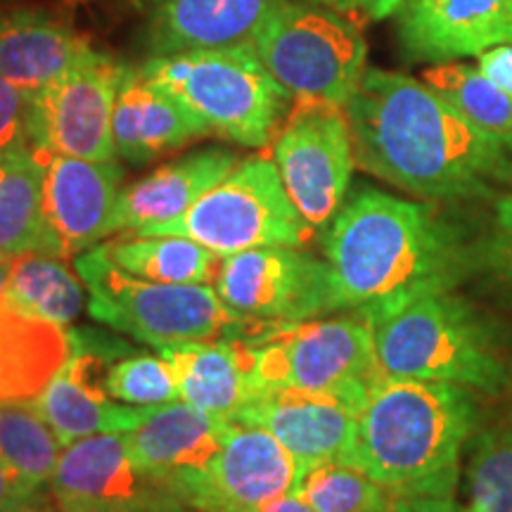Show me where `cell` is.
<instances>
[{"label": "cell", "instance_id": "1", "mask_svg": "<svg viewBox=\"0 0 512 512\" xmlns=\"http://www.w3.org/2000/svg\"><path fill=\"white\" fill-rule=\"evenodd\" d=\"M356 166L425 202L494 200L512 190V150L411 76L366 69L344 107Z\"/></svg>", "mask_w": 512, "mask_h": 512}, {"label": "cell", "instance_id": "2", "mask_svg": "<svg viewBox=\"0 0 512 512\" xmlns=\"http://www.w3.org/2000/svg\"><path fill=\"white\" fill-rule=\"evenodd\" d=\"M335 313L377 318L427 294L451 292L482 266L456 223L432 202L358 188L323 230Z\"/></svg>", "mask_w": 512, "mask_h": 512}, {"label": "cell", "instance_id": "3", "mask_svg": "<svg viewBox=\"0 0 512 512\" xmlns=\"http://www.w3.org/2000/svg\"><path fill=\"white\" fill-rule=\"evenodd\" d=\"M477 420L472 389L382 377L358 411L342 463L396 496L453 498Z\"/></svg>", "mask_w": 512, "mask_h": 512}, {"label": "cell", "instance_id": "4", "mask_svg": "<svg viewBox=\"0 0 512 512\" xmlns=\"http://www.w3.org/2000/svg\"><path fill=\"white\" fill-rule=\"evenodd\" d=\"M370 325L382 377L458 384L489 396L508 389L494 328L453 290L415 299Z\"/></svg>", "mask_w": 512, "mask_h": 512}, {"label": "cell", "instance_id": "5", "mask_svg": "<svg viewBox=\"0 0 512 512\" xmlns=\"http://www.w3.org/2000/svg\"><path fill=\"white\" fill-rule=\"evenodd\" d=\"M138 69L211 133L242 147L271 145L292 107V95L268 72L254 43L155 55Z\"/></svg>", "mask_w": 512, "mask_h": 512}, {"label": "cell", "instance_id": "6", "mask_svg": "<svg viewBox=\"0 0 512 512\" xmlns=\"http://www.w3.org/2000/svg\"><path fill=\"white\" fill-rule=\"evenodd\" d=\"M74 268L88 290V313L157 351L207 339H247L264 325L235 316L214 285H169L136 278L112 264L102 247L76 256Z\"/></svg>", "mask_w": 512, "mask_h": 512}, {"label": "cell", "instance_id": "7", "mask_svg": "<svg viewBox=\"0 0 512 512\" xmlns=\"http://www.w3.org/2000/svg\"><path fill=\"white\" fill-rule=\"evenodd\" d=\"M245 342L254 349V382L261 394L304 389L339 396L361 411L382 380L373 325L358 313L266 323Z\"/></svg>", "mask_w": 512, "mask_h": 512}, {"label": "cell", "instance_id": "8", "mask_svg": "<svg viewBox=\"0 0 512 512\" xmlns=\"http://www.w3.org/2000/svg\"><path fill=\"white\" fill-rule=\"evenodd\" d=\"M133 235L188 238L223 259L254 247H306L316 230L294 207L273 159L256 155L240 159L183 216Z\"/></svg>", "mask_w": 512, "mask_h": 512}, {"label": "cell", "instance_id": "9", "mask_svg": "<svg viewBox=\"0 0 512 512\" xmlns=\"http://www.w3.org/2000/svg\"><path fill=\"white\" fill-rule=\"evenodd\" d=\"M252 43L292 100L347 107L368 69V43L358 22L306 0H283Z\"/></svg>", "mask_w": 512, "mask_h": 512}, {"label": "cell", "instance_id": "10", "mask_svg": "<svg viewBox=\"0 0 512 512\" xmlns=\"http://www.w3.org/2000/svg\"><path fill=\"white\" fill-rule=\"evenodd\" d=\"M283 185L313 230H325L347 200L354 171V140L344 107L292 100L271 143Z\"/></svg>", "mask_w": 512, "mask_h": 512}, {"label": "cell", "instance_id": "11", "mask_svg": "<svg viewBox=\"0 0 512 512\" xmlns=\"http://www.w3.org/2000/svg\"><path fill=\"white\" fill-rule=\"evenodd\" d=\"M302 467L273 434L230 422L226 439L207 465L164 482L178 503L197 512H259L297 491Z\"/></svg>", "mask_w": 512, "mask_h": 512}, {"label": "cell", "instance_id": "12", "mask_svg": "<svg viewBox=\"0 0 512 512\" xmlns=\"http://www.w3.org/2000/svg\"><path fill=\"white\" fill-rule=\"evenodd\" d=\"M214 290L235 316L254 323H299L335 313L330 268L302 247L223 256Z\"/></svg>", "mask_w": 512, "mask_h": 512}, {"label": "cell", "instance_id": "13", "mask_svg": "<svg viewBox=\"0 0 512 512\" xmlns=\"http://www.w3.org/2000/svg\"><path fill=\"white\" fill-rule=\"evenodd\" d=\"M121 76V64L93 50L31 95L34 150L93 162L117 159L112 117Z\"/></svg>", "mask_w": 512, "mask_h": 512}, {"label": "cell", "instance_id": "14", "mask_svg": "<svg viewBox=\"0 0 512 512\" xmlns=\"http://www.w3.org/2000/svg\"><path fill=\"white\" fill-rule=\"evenodd\" d=\"M69 358L34 399L62 446L93 434L136 430L159 406H126L107 392V366L124 354V342L88 330H69Z\"/></svg>", "mask_w": 512, "mask_h": 512}, {"label": "cell", "instance_id": "15", "mask_svg": "<svg viewBox=\"0 0 512 512\" xmlns=\"http://www.w3.org/2000/svg\"><path fill=\"white\" fill-rule=\"evenodd\" d=\"M43 164V219L48 230V254L69 256L88 252L95 242L114 233L124 169L117 159L53 155L36 150Z\"/></svg>", "mask_w": 512, "mask_h": 512}, {"label": "cell", "instance_id": "16", "mask_svg": "<svg viewBox=\"0 0 512 512\" xmlns=\"http://www.w3.org/2000/svg\"><path fill=\"white\" fill-rule=\"evenodd\" d=\"M48 494L62 512H133L171 496L136 470L121 434H93L62 446Z\"/></svg>", "mask_w": 512, "mask_h": 512}, {"label": "cell", "instance_id": "17", "mask_svg": "<svg viewBox=\"0 0 512 512\" xmlns=\"http://www.w3.org/2000/svg\"><path fill=\"white\" fill-rule=\"evenodd\" d=\"M394 15L411 62H453L512 46V0H403Z\"/></svg>", "mask_w": 512, "mask_h": 512}, {"label": "cell", "instance_id": "18", "mask_svg": "<svg viewBox=\"0 0 512 512\" xmlns=\"http://www.w3.org/2000/svg\"><path fill=\"white\" fill-rule=\"evenodd\" d=\"M356 418L358 408L339 396L273 389L249 401L230 422L273 434L292 453L304 475L311 467L344 460Z\"/></svg>", "mask_w": 512, "mask_h": 512}, {"label": "cell", "instance_id": "19", "mask_svg": "<svg viewBox=\"0 0 512 512\" xmlns=\"http://www.w3.org/2000/svg\"><path fill=\"white\" fill-rule=\"evenodd\" d=\"M209 133V126L174 95L152 86L140 69L124 67L112 117L117 157L131 164H147Z\"/></svg>", "mask_w": 512, "mask_h": 512}, {"label": "cell", "instance_id": "20", "mask_svg": "<svg viewBox=\"0 0 512 512\" xmlns=\"http://www.w3.org/2000/svg\"><path fill=\"white\" fill-rule=\"evenodd\" d=\"M238 164L240 157L235 152L204 147L159 166L150 176L119 192L114 233H136L140 228L178 219Z\"/></svg>", "mask_w": 512, "mask_h": 512}, {"label": "cell", "instance_id": "21", "mask_svg": "<svg viewBox=\"0 0 512 512\" xmlns=\"http://www.w3.org/2000/svg\"><path fill=\"white\" fill-rule=\"evenodd\" d=\"M171 363L181 401L221 420H233L259 396L254 349L245 339H207L159 349Z\"/></svg>", "mask_w": 512, "mask_h": 512}, {"label": "cell", "instance_id": "22", "mask_svg": "<svg viewBox=\"0 0 512 512\" xmlns=\"http://www.w3.org/2000/svg\"><path fill=\"white\" fill-rule=\"evenodd\" d=\"M88 53H93L91 43L53 12H0V76L27 95L43 91Z\"/></svg>", "mask_w": 512, "mask_h": 512}, {"label": "cell", "instance_id": "23", "mask_svg": "<svg viewBox=\"0 0 512 512\" xmlns=\"http://www.w3.org/2000/svg\"><path fill=\"white\" fill-rule=\"evenodd\" d=\"M228 427L230 420L174 401L159 406L143 425L121 437L136 470L164 486L178 472L207 465L223 446Z\"/></svg>", "mask_w": 512, "mask_h": 512}, {"label": "cell", "instance_id": "24", "mask_svg": "<svg viewBox=\"0 0 512 512\" xmlns=\"http://www.w3.org/2000/svg\"><path fill=\"white\" fill-rule=\"evenodd\" d=\"M283 0H152L150 46L155 55L252 43Z\"/></svg>", "mask_w": 512, "mask_h": 512}, {"label": "cell", "instance_id": "25", "mask_svg": "<svg viewBox=\"0 0 512 512\" xmlns=\"http://www.w3.org/2000/svg\"><path fill=\"white\" fill-rule=\"evenodd\" d=\"M69 332L0 302V403L34 401L69 358Z\"/></svg>", "mask_w": 512, "mask_h": 512}, {"label": "cell", "instance_id": "26", "mask_svg": "<svg viewBox=\"0 0 512 512\" xmlns=\"http://www.w3.org/2000/svg\"><path fill=\"white\" fill-rule=\"evenodd\" d=\"M5 302L31 318L69 328L86 306V285L62 256L27 252L10 259Z\"/></svg>", "mask_w": 512, "mask_h": 512}, {"label": "cell", "instance_id": "27", "mask_svg": "<svg viewBox=\"0 0 512 512\" xmlns=\"http://www.w3.org/2000/svg\"><path fill=\"white\" fill-rule=\"evenodd\" d=\"M105 254L121 271L152 283L214 285L221 256L188 238H150V235H119L107 240Z\"/></svg>", "mask_w": 512, "mask_h": 512}, {"label": "cell", "instance_id": "28", "mask_svg": "<svg viewBox=\"0 0 512 512\" xmlns=\"http://www.w3.org/2000/svg\"><path fill=\"white\" fill-rule=\"evenodd\" d=\"M46 252L43 164L36 150L0 157V259Z\"/></svg>", "mask_w": 512, "mask_h": 512}, {"label": "cell", "instance_id": "29", "mask_svg": "<svg viewBox=\"0 0 512 512\" xmlns=\"http://www.w3.org/2000/svg\"><path fill=\"white\" fill-rule=\"evenodd\" d=\"M62 444L34 401L0 403V463L29 494H46Z\"/></svg>", "mask_w": 512, "mask_h": 512}, {"label": "cell", "instance_id": "30", "mask_svg": "<svg viewBox=\"0 0 512 512\" xmlns=\"http://www.w3.org/2000/svg\"><path fill=\"white\" fill-rule=\"evenodd\" d=\"M422 81L446 98L472 124L494 133L512 150V98L479 67L465 62H439L422 72Z\"/></svg>", "mask_w": 512, "mask_h": 512}, {"label": "cell", "instance_id": "31", "mask_svg": "<svg viewBox=\"0 0 512 512\" xmlns=\"http://www.w3.org/2000/svg\"><path fill=\"white\" fill-rule=\"evenodd\" d=\"M463 482L467 512H512V413L475 432Z\"/></svg>", "mask_w": 512, "mask_h": 512}, {"label": "cell", "instance_id": "32", "mask_svg": "<svg viewBox=\"0 0 512 512\" xmlns=\"http://www.w3.org/2000/svg\"><path fill=\"white\" fill-rule=\"evenodd\" d=\"M294 494L316 512H389L399 498L342 460L311 467L299 479Z\"/></svg>", "mask_w": 512, "mask_h": 512}, {"label": "cell", "instance_id": "33", "mask_svg": "<svg viewBox=\"0 0 512 512\" xmlns=\"http://www.w3.org/2000/svg\"><path fill=\"white\" fill-rule=\"evenodd\" d=\"M105 382L112 399L128 406H166L181 401L174 368L162 354L117 358L110 363Z\"/></svg>", "mask_w": 512, "mask_h": 512}, {"label": "cell", "instance_id": "34", "mask_svg": "<svg viewBox=\"0 0 512 512\" xmlns=\"http://www.w3.org/2000/svg\"><path fill=\"white\" fill-rule=\"evenodd\" d=\"M34 150L31 140V95L0 76V157Z\"/></svg>", "mask_w": 512, "mask_h": 512}, {"label": "cell", "instance_id": "35", "mask_svg": "<svg viewBox=\"0 0 512 512\" xmlns=\"http://www.w3.org/2000/svg\"><path fill=\"white\" fill-rule=\"evenodd\" d=\"M479 259L503 285L512 287V192L496 202L494 226L479 245Z\"/></svg>", "mask_w": 512, "mask_h": 512}, {"label": "cell", "instance_id": "36", "mask_svg": "<svg viewBox=\"0 0 512 512\" xmlns=\"http://www.w3.org/2000/svg\"><path fill=\"white\" fill-rule=\"evenodd\" d=\"M306 3L342 12L354 22H382L399 10L403 0H306Z\"/></svg>", "mask_w": 512, "mask_h": 512}, {"label": "cell", "instance_id": "37", "mask_svg": "<svg viewBox=\"0 0 512 512\" xmlns=\"http://www.w3.org/2000/svg\"><path fill=\"white\" fill-rule=\"evenodd\" d=\"M477 67L512 98V46L484 50L482 55H477Z\"/></svg>", "mask_w": 512, "mask_h": 512}, {"label": "cell", "instance_id": "38", "mask_svg": "<svg viewBox=\"0 0 512 512\" xmlns=\"http://www.w3.org/2000/svg\"><path fill=\"white\" fill-rule=\"evenodd\" d=\"M41 496V494H38ZM34 494H29L22 484L17 482V477L0 463V512H15L22 505L34 501Z\"/></svg>", "mask_w": 512, "mask_h": 512}, {"label": "cell", "instance_id": "39", "mask_svg": "<svg viewBox=\"0 0 512 512\" xmlns=\"http://www.w3.org/2000/svg\"><path fill=\"white\" fill-rule=\"evenodd\" d=\"M259 512H316V510H313L302 496L294 494L292 491V494H285V496L275 498V501H271V503H266Z\"/></svg>", "mask_w": 512, "mask_h": 512}, {"label": "cell", "instance_id": "40", "mask_svg": "<svg viewBox=\"0 0 512 512\" xmlns=\"http://www.w3.org/2000/svg\"><path fill=\"white\" fill-rule=\"evenodd\" d=\"M415 512H467L453 498H411Z\"/></svg>", "mask_w": 512, "mask_h": 512}, {"label": "cell", "instance_id": "41", "mask_svg": "<svg viewBox=\"0 0 512 512\" xmlns=\"http://www.w3.org/2000/svg\"><path fill=\"white\" fill-rule=\"evenodd\" d=\"M133 512H197L188 508V505L178 503L174 496H166V498H159V501L150 503V505H143V508L133 510Z\"/></svg>", "mask_w": 512, "mask_h": 512}, {"label": "cell", "instance_id": "42", "mask_svg": "<svg viewBox=\"0 0 512 512\" xmlns=\"http://www.w3.org/2000/svg\"><path fill=\"white\" fill-rule=\"evenodd\" d=\"M15 512H60V508H57L53 498H50V494L46 491V494L36 496L34 501H29L27 505H22V508H17Z\"/></svg>", "mask_w": 512, "mask_h": 512}, {"label": "cell", "instance_id": "43", "mask_svg": "<svg viewBox=\"0 0 512 512\" xmlns=\"http://www.w3.org/2000/svg\"><path fill=\"white\" fill-rule=\"evenodd\" d=\"M8 264L10 261L0 259V302H5V287H8Z\"/></svg>", "mask_w": 512, "mask_h": 512}, {"label": "cell", "instance_id": "44", "mask_svg": "<svg viewBox=\"0 0 512 512\" xmlns=\"http://www.w3.org/2000/svg\"><path fill=\"white\" fill-rule=\"evenodd\" d=\"M389 512H415V508H413L411 498H403V496H399V498H396L394 508L389 510Z\"/></svg>", "mask_w": 512, "mask_h": 512}, {"label": "cell", "instance_id": "45", "mask_svg": "<svg viewBox=\"0 0 512 512\" xmlns=\"http://www.w3.org/2000/svg\"><path fill=\"white\" fill-rule=\"evenodd\" d=\"M60 512H62V510H60Z\"/></svg>", "mask_w": 512, "mask_h": 512}]
</instances>
